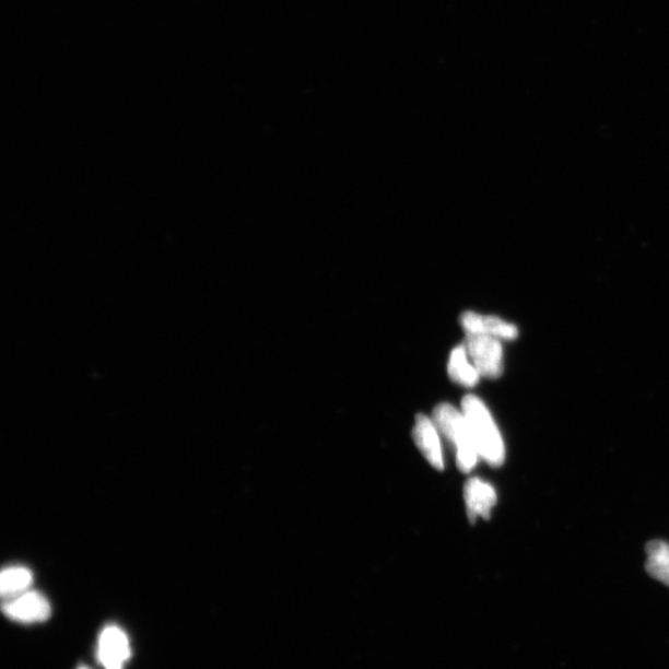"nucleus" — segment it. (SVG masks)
Masks as SVG:
<instances>
[{
    "instance_id": "nucleus-1",
    "label": "nucleus",
    "mask_w": 669,
    "mask_h": 669,
    "mask_svg": "<svg viewBox=\"0 0 669 669\" xmlns=\"http://www.w3.org/2000/svg\"><path fill=\"white\" fill-rule=\"evenodd\" d=\"M461 411L467 418L480 458L491 467H501L505 461V443L489 408L477 396L463 397Z\"/></svg>"
},
{
    "instance_id": "nucleus-2",
    "label": "nucleus",
    "mask_w": 669,
    "mask_h": 669,
    "mask_svg": "<svg viewBox=\"0 0 669 669\" xmlns=\"http://www.w3.org/2000/svg\"><path fill=\"white\" fill-rule=\"evenodd\" d=\"M433 421L438 431L453 444L460 471L467 473L476 468L480 455L462 411L449 403H442L435 407Z\"/></svg>"
},
{
    "instance_id": "nucleus-3",
    "label": "nucleus",
    "mask_w": 669,
    "mask_h": 669,
    "mask_svg": "<svg viewBox=\"0 0 669 669\" xmlns=\"http://www.w3.org/2000/svg\"><path fill=\"white\" fill-rule=\"evenodd\" d=\"M465 349L481 377L498 378L504 372V348L500 339L467 333Z\"/></svg>"
},
{
    "instance_id": "nucleus-4",
    "label": "nucleus",
    "mask_w": 669,
    "mask_h": 669,
    "mask_svg": "<svg viewBox=\"0 0 669 669\" xmlns=\"http://www.w3.org/2000/svg\"><path fill=\"white\" fill-rule=\"evenodd\" d=\"M3 611L9 619L23 622V624L44 622L51 615L50 602L36 591H26L9 599L4 603Z\"/></svg>"
},
{
    "instance_id": "nucleus-5",
    "label": "nucleus",
    "mask_w": 669,
    "mask_h": 669,
    "mask_svg": "<svg viewBox=\"0 0 669 669\" xmlns=\"http://www.w3.org/2000/svg\"><path fill=\"white\" fill-rule=\"evenodd\" d=\"M97 656L98 661L106 669H124L130 657V645L126 632L117 626H107L102 631Z\"/></svg>"
},
{
    "instance_id": "nucleus-6",
    "label": "nucleus",
    "mask_w": 669,
    "mask_h": 669,
    "mask_svg": "<svg viewBox=\"0 0 669 669\" xmlns=\"http://www.w3.org/2000/svg\"><path fill=\"white\" fill-rule=\"evenodd\" d=\"M413 439L423 457L436 470L444 469L442 444L438 427L430 416L420 414L415 418Z\"/></svg>"
},
{
    "instance_id": "nucleus-7",
    "label": "nucleus",
    "mask_w": 669,
    "mask_h": 669,
    "mask_svg": "<svg viewBox=\"0 0 669 669\" xmlns=\"http://www.w3.org/2000/svg\"><path fill=\"white\" fill-rule=\"evenodd\" d=\"M461 327L467 333L488 334L500 340H515L518 337L516 325L473 312H465L460 318Z\"/></svg>"
},
{
    "instance_id": "nucleus-8",
    "label": "nucleus",
    "mask_w": 669,
    "mask_h": 669,
    "mask_svg": "<svg viewBox=\"0 0 669 669\" xmlns=\"http://www.w3.org/2000/svg\"><path fill=\"white\" fill-rule=\"evenodd\" d=\"M463 498L469 518L476 523L478 517L490 518L491 510L497 502V494L490 483L472 478L465 483Z\"/></svg>"
},
{
    "instance_id": "nucleus-9",
    "label": "nucleus",
    "mask_w": 669,
    "mask_h": 669,
    "mask_svg": "<svg viewBox=\"0 0 669 669\" xmlns=\"http://www.w3.org/2000/svg\"><path fill=\"white\" fill-rule=\"evenodd\" d=\"M448 374L455 384L463 387L477 386L481 377L463 345L451 351Z\"/></svg>"
},
{
    "instance_id": "nucleus-10",
    "label": "nucleus",
    "mask_w": 669,
    "mask_h": 669,
    "mask_svg": "<svg viewBox=\"0 0 669 669\" xmlns=\"http://www.w3.org/2000/svg\"><path fill=\"white\" fill-rule=\"evenodd\" d=\"M646 570L650 576L669 587V544L653 541L647 544Z\"/></svg>"
},
{
    "instance_id": "nucleus-11",
    "label": "nucleus",
    "mask_w": 669,
    "mask_h": 669,
    "mask_svg": "<svg viewBox=\"0 0 669 669\" xmlns=\"http://www.w3.org/2000/svg\"><path fill=\"white\" fill-rule=\"evenodd\" d=\"M32 584L33 574L23 566H12V568L3 571L2 576H0V591L5 599H13L30 591Z\"/></svg>"
},
{
    "instance_id": "nucleus-12",
    "label": "nucleus",
    "mask_w": 669,
    "mask_h": 669,
    "mask_svg": "<svg viewBox=\"0 0 669 669\" xmlns=\"http://www.w3.org/2000/svg\"><path fill=\"white\" fill-rule=\"evenodd\" d=\"M79 669H89L87 667H80Z\"/></svg>"
}]
</instances>
